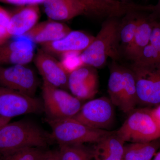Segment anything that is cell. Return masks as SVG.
I'll return each mask as SVG.
<instances>
[{"instance_id":"1","label":"cell","mask_w":160,"mask_h":160,"mask_svg":"<svg viewBox=\"0 0 160 160\" xmlns=\"http://www.w3.org/2000/svg\"><path fill=\"white\" fill-rule=\"evenodd\" d=\"M48 134L32 121L23 119L8 123L0 129V156L29 148H46L51 141Z\"/></svg>"},{"instance_id":"2","label":"cell","mask_w":160,"mask_h":160,"mask_svg":"<svg viewBox=\"0 0 160 160\" xmlns=\"http://www.w3.org/2000/svg\"><path fill=\"white\" fill-rule=\"evenodd\" d=\"M120 22L116 18H108L91 44L80 54L84 65L102 68L108 58L113 61L119 58L118 29Z\"/></svg>"},{"instance_id":"3","label":"cell","mask_w":160,"mask_h":160,"mask_svg":"<svg viewBox=\"0 0 160 160\" xmlns=\"http://www.w3.org/2000/svg\"><path fill=\"white\" fill-rule=\"evenodd\" d=\"M47 121L51 127V140L59 145L97 143L113 132L92 128L72 118Z\"/></svg>"},{"instance_id":"4","label":"cell","mask_w":160,"mask_h":160,"mask_svg":"<svg viewBox=\"0 0 160 160\" xmlns=\"http://www.w3.org/2000/svg\"><path fill=\"white\" fill-rule=\"evenodd\" d=\"M115 133L125 142H146L160 138V129L148 109H134Z\"/></svg>"},{"instance_id":"5","label":"cell","mask_w":160,"mask_h":160,"mask_svg":"<svg viewBox=\"0 0 160 160\" xmlns=\"http://www.w3.org/2000/svg\"><path fill=\"white\" fill-rule=\"evenodd\" d=\"M44 111L48 120L72 118L82 106L81 100L66 90L43 81L42 87Z\"/></svg>"},{"instance_id":"6","label":"cell","mask_w":160,"mask_h":160,"mask_svg":"<svg viewBox=\"0 0 160 160\" xmlns=\"http://www.w3.org/2000/svg\"><path fill=\"white\" fill-rule=\"evenodd\" d=\"M44 111L43 101L15 90L0 86V116L11 120L22 115Z\"/></svg>"},{"instance_id":"7","label":"cell","mask_w":160,"mask_h":160,"mask_svg":"<svg viewBox=\"0 0 160 160\" xmlns=\"http://www.w3.org/2000/svg\"><path fill=\"white\" fill-rule=\"evenodd\" d=\"M136 81L138 103H160V63L147 66L132 65Z\"/></svg>"},{"instance_id":"8","label":"cell","mask_w":160,"mask_h":160,"mask_svg":"<svg viewBox=\"0 0 160 160\" xmlns=\"http://www.w3.org/2000/svg\"><path fill=\"white\" fill-rule=\"evenodd\" d=\"M114 106L109 98H98L82 105L72 118L92 128L106 130L114 121Z\"/></svg>"},{"instance_id":"9","label":"cell","mask_w":160,"mask_h":160,"mask_svg":"<svg viewBox=\"0 0 160 160\" xmlns=\"http://www.w3.org/2000/svg\"><path fill=\"white\" fill-rule=\"evenodd\" d=\"M37 76L26 65L0 66V86L35 97L38 86Z\"/></svg>"},{"instance_id":"10","label":"cell","mask_w":160,"mask_h":160,"mask_svg":"<svg viewBox=\"0 0 160 160\" xmlns=\"http://www.w3.org/2000/svg\"><path fill=\"white\" fill-rule=\"evenodd\" d=\"M35 65L42 77L43 81L52 86L67 90L69 74L61 62L52 55L39 49L34 58Z\"/></svg>"},{"instance_id":"11","label":"cell","mask_w":160,"mask_h":160,"mask_svg":"<svg viewBox=\"0 0 160 160\" xmlns=\"http://www.w3.org/2000/svg\"><path fill=\"white\" fill-rule=\"evenodd\" d=\"M0 46V66L26 65L34 58V43L26 37H16Z\"/></svg>"},{"instance_id":"12","label":"cell","mask_w":160,"mask_h":160,"mask_svg":"<svg viewBox=\"0 0 160 160\" xmlns=\"http://www.w3.org/2000/svg\"><path fill=\"white\" fill-rule=\"evenodd\" d=\"M98 83L95 68L83 65L69 74L68 87L72 94L82 101L94 97L98 92Z\"/></svg>"},{"instance_id":"13","label":"cell","mask_w":160,"mask_h":160,"mask_svg":"<svg viewBox=\"0 0 160 160\" xmlns=\"http://www.w3.org/2000/svg\"><path fill=\"white\" fill-rule=\"evenodd\" d=\"M86 7V14L108 18L119 17L129 12L148 11V6L125 3L119 0H81Z\"/></svg>"},{"instance_id":"14","label":"cell","mask_w":160,"mask_h":160,"mask_svg":"<svg viewBox=\"0 0 160 160\" xmlns=\"http://www.w3.org/2000/svg\"><path fill=\"white\" fill-rule=\"evenodd\" d=\"M94 37L84 32L71 30L62 38L41 46L43 50L50 54L62 56L71 52L82 53L91 44Z\"/></svg>"},{"instance_id":"15","label":"cell","mask_w":160,"mask_h":160,"mask_svg":"<svg viewBox=\"0 0 160 160\" xmlns=\"http://www.w3.org/2000/svg\"><path fill=\"white\" fill-rule=\"evenodd\" d=\"M39 6H19L11 12L9 27L11 38L24 36L38 23L40 17Z\"/></svg>"},{"instance_id":"16","label":"cell","mask_w":160,"mask_h":160,"mask_svg":"<svg viewBox=\"0 0 160 160\" xmlns=\"http://www.w3.org/2000/svg\"><path fill=\"white\" fill-rule=\"evenodd\" d=\"M43 6L49 19L58 22L86 14V7L81 0H46Z\"/></svg>"},{"instance_id":"17","label":"cell","mask_w":160,"mask_h":160,"mask_svg":"<svg viewBox=\"0 0 160 160\" xmlns=\"http://www.w3.org/2000/svg\"><path fill=\"white\" fill-rule=\"evenodd\" d=\"M71 30L66 24L49 19L37 23L24 37L35 44L42 45L60 39Z\"/></svg>"},{"instance_id":"18","label":"cell","mask_w":160,"mask_h":160,"mask_svg":"<svg viewBox=\"0 0 160 160\" xmlns=\"http://www.w3.org/2000/svg\"><path fill=\"white\" fill-rule=\"evenodd\" d=\"M141 12L135 34L131 42L125 49L126 57L133 62L143 49L149 43L152 30L156 19L152 17L150 12Z\"/></svg>"},{"instance_id":"19","label":"cell","mask_w":160,"mask_h":160,"mask_svg":"<svg viewBox=\"0 0 160 160\" xmlns=\"http://www.w3.org/2000/svg\"><path fill=\"white\" fill-rule=\"evenodd\" d=\"M123 88L120 109L125 113L131 112L138 103L136 81L131 69L123 67Z\"/></svg>"},{"instance_id":"20","label":"cell","mask_w":160,"mask_h":160,"mask_svg":"<svg viewBox=\"0 0 160 160\" xmlns=\"http://www.w3.org/2000/svg\"><path fill=\"white\" fill-rule=\"evenodd\" d=\"M160 146L157 140L125 145L124 160H151Z\"/></svg>"},{"instance_id":"21","label":"cell","mask_w":160,"mask_h":160,"mask_svg":"<svg viewBox=\"0 0 160 160\" xmlns=\"http://www.w3.org/2000/svg\"><path fill=\"white\" fill-rule=\"evenodd\" d=\"M123 88V67L114 61L110 66L108 91L109 99L114 106L120 107Z\"/></svg>"},{"instance_id":"22","label":"cell","mask_w":160,"mask_h":160,"mask_svg":"<svg viewBox=\"0 0 160 160\" xmlns=\"http://www.w3.org/2000/svg\"><path fill=\"white\" fill-rule=\"evenodd\" d=\"M139 11L129 12L125 17L119 26V41L125 46V49L131 42L134 37L138 24Z\"/></svg>"},{"instance_id":"23","label":"cell","mask_w":160,"mask_h":160,"mask_svg":"<svg viewBox=\"0 0 160 160\" xmlns=\"http://www.w3.org/2000/svg\"><path fill=\"white\" fill-rule=\"evenodd\" d=\"M59 146L60 160H91L93 158V150H90L83 144Z\"/></svg>"},{"instance_id":"24","label":"cell","mask_w":160,"mask_h":160,"mask_svg":"<svg viewBox=\"0 0 160 160\" xmlns=\"http://www.w3.org/2000/svg\"><path fill=\"white\" fill-rule=\"evenodd\" d=\"M125 143L113 132L97 143L95 148L124 159Z\"/></svg>"},{"instance_id":"25","label":"cell","mask_w":160,"mask_h":160,"mask_svg":"<svg viewBox=\"0 0 160 160\" xmlns=\"http://www.w3.org/2000/svg\"><path fill=\"white\" fill-rule=\"evenodd\" d=\"M45 151L42 148H26L5 157L4 160H40Z\"/></svg>"},{"instance_id":"26","label":"cell","mask_w":160,"mask_h":160,"mask_svg":"<svg viewBox=\"0 0 160 160\" xmlns=\"http://www.w3.org/2000/svg\"><path fill=\"white\" fill-rule=\"evenodd\" d=\"M11 15V12L0 6V46L11 38L9 32Z\"/></svg>"},{"instance_id":"27","label":"cell","mask_w":160,"mask_h":160,"mask_svg":"<svg viewBox=\"0 0 160 160\" xmlns=\"http://www.w3.org/2000/svg\"><path fill=\"white\" fill-rule=\"evenodd\" d=\"M79 52H71L62 56L61 62L69 74L84 65L81 61Z\"/></svg>"},{"instance_id":"28","label":"cell","mask_w":160,"mask_h":160,"mask_svg":"<svg viewBox=\"0 0 160 160\" xmlns=\"http://www.w3.org/2000/svg\"><path fill=\"white\" fill-rule=\"evenodd\" d=\"M46 0H0V3L14 5L19 7L29 5L43 4Z\"/></svg>"},{"instance_id":"29","label":"cell","mask_w":160,"mask_h":160,"mask_svg":"<svg viewBox=\"0 0 160 160\" xmlns=\"http://www.w3.org/2000/svg\"><path fill=\"white\" fill-rule=\"evenodd\" d=\"M93 158L94 160H124L95 147L93 150Z\"/></svg>"},{"instance_id":"30","label":"cell","mask_w":160,"mask_h":160,"mask_svg":"<svg viewBox=\"0 0 160 160\" xmlns=\"http://www.w3.org/2000/svg\"><path fill=\"white\" fill-rule=\"evenodd\" d=\"M40 160H60L58 150L45 151Z\"/></svg>"},{"instance_id":"31","label":"cell","mask_w":160,"mask_h":160,"mask_svg":"<svg viewBox=\"0 0 160 160\" xmlns=\"http://www.w3.org/2000/svg\"><path fill=\"white\" fill-rule=\"evenodd\" d=\"M152 117L160 129V105L154 109H150Z\"/></svg>"},{"instance_id":"32","label":"cell","mask_w":160,"mask_h":160,"mask_svg":"<svg viewBox=\"0 0 160 160\" xmlns=\"http://www.w3.org/2000/svg\"><path fill=\"white\" fill-rule=\"evenodd\" d=\"M150 14L155 19L160 20V0H158L156 5L152 6Z\"/></svg>"},{"instance_id":"33","label":"cell","mask_w":160,"mask_h":160,"mask_svg":"<svg viewBox=\"0 0 160 160\" xmlns=\"http://www.w3.org/2000/svg\"><path fill=\"white\" fill-rule=\"evenodd\" d=\"M10 120L1 117L0 116V129L5 126V125L7 124V123H9Z\"/></svg>"},{"instance_id":"34","label":"cell","mask_w":160,"mask_h":160,"mask_svg":"<svg viewBox=\"0 0 160 160\" xmlns=\"http://www.w3.org/2000/svg\"><path fill=\"white\" fill-rule=\"evenodd\" d=\"M152 160H160V151L156 153L154 159Z\"/></svg>"},{"instance_id":"35","label":"cell","mask_w":160,"mask_h":160,"mask_svg":"<svg viewBox=\"0 0 160 160\" xmlns=\"http://www.w3.org/2000/svg\"><path fill=\"white\" fill-rule=\"evenodd\" d=\"M120 1H121V2H123L128 3V1H129V0H120Z\"/></svg>"},{"instance_id":"36","label":"cell","mask_w":160,"mask_h":160,"mask_svg":"<svg viewBox=\"0 0 160 160\" xmlns=\"http://www.w3.org/2000/svg\"><path fill=\"white\" fill-rule=\"evenodd\" d=\"M4 157H3L0 156V160H4Z\"/></svg>"}]
</instances>
